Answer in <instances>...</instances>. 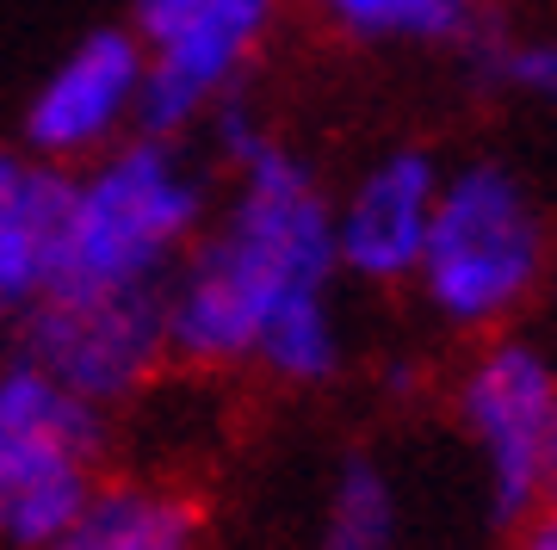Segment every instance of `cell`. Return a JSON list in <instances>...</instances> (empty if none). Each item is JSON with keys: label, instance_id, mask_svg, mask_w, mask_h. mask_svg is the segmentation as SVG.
I'll use <instances>...</instances> for the list:
<instances>
[{"label": "cell", "instance_id": "cell-11", "mask_svg": "<svg viewBox=\"0 0 557 550\" xmlns=\"http://www.w3.org/2000/svg\"><path fill=\"white\" fill-rule=\"evenodd\" d=\"M193 501L156 483H100L50 550H193Z\"/></svg>", "mask_w": 557, "mask_h": 550}, {"label": "cell", "instance_id": "cell-1", "mask_svg": "<svg viewBox=\"0 0 557 550\" xmlns=\"http://www.w3.org/2000/svg\"><path fill=\"white\" fill-rule=\"evenodd\" d=\"M236 167V192L211 229L186 248L161 285L168 359L236 365L255 359L260 328L292 297H317L335 278V204L285 142L260 137Z\"/></svg>", "mask_w": 557, "mask_h": 550}, {"label": "cell", "instance_id": "cell-7", "mask_svg": "<svg viewBox=\"0 0 557 550\" xmlns=\"http://www.w3.org/2000/svg\"><path fill=\"white\" fill-rule=\"evenodd\" d=\"M143 43L131 25H100L44 75V87L25 105V149L50 167H69L81 155H106L119 130L137 118L143 87Z\"/></svg>", "mask_w": 557, "mask_h": 550}, {"label": "cell", "instance_id": "cell-5", "mask_svg": "<svg viewBox=\"0 0 557 550\" xmlns=\"http://www.w3.org/2000/svg\"><path fill=\"white\" fill-rule=\"evenodd\" d=\"M278 0H131V32L143 43L137 137L174 142L211 118L255 62L260 38L273 32Z\"/></svg>", "mask_w": 557, "mask_h": 550}, {"label": "cell", "instance_id": "cell-3", "mask_svg": "<svg viewBox=\"0 0 557 550\" xmlns=\"http://www.w3.org/2000/svg\"><path fill=\"white\" fill-rule=\"evenodd\" d=\"M539 266H545V229L527 186L502 161L440 174L416 278L446 322L458 328L502 322L539 285Z\"/></svg>", "mask_w": 557, "mask_h": 550}, {"label": "cell", "instance_id": "cell-4", "mask_svg": "<svg viewBox=\"0 0 557 550\" xmlns=\"http://www.w3.org/2000/svg\"><path fill=\"white\" fill-rule=\"evenodd\" d=\"M106 409L69 396L32 359L0 365V550H50L100 489Z\"/></svg>", "mask_w": 557, "mask_h": 550}, {"label": "cell", "instance_id": "cell-6", "mask_svg": "<svg viewBox=\"0 0 557 550\" xmlns=\"http://www.w3.org/2000/svg\"><path fill=\"white\" fill-rule=\"evenodd\" d=\"M25 347L38 372H50L69 396L112 409L137 396L156 365L168 359L161 335V291H119V297H44L25 310Z\"/></svg>", "mask_w": 557, "mask_h": 550}, {"label": "cell", "instance_id": "cell-14", "mask_svg": "<svg viewBox=\"0 0 557 550\" xmlns=\"http://www.w3.org/2000/svg\"><path fill=\"white\" fill-rule=\"evenodd\" d=\"M465 62L478 68L490 87H508L520 99L557 105V32H533V38H508L490 20H478L465 32Z\"/></svg>", "mask_w": 557, "mask_h": 550}, {"label": "cell", "instance_id": "cell-18", "mask_svg": "<svg viewBox=\"0 0 557 550\" xmlns=\"http://www.w3.org/2000/svg\"><path fill=\"white\" fill-rule=\"evenodd\" d=\"M13 174H20V155H7V149H0V186H7Z\"/></svg>", "mask_w": 557, "mask_h": 550}, {"label": "cell", "instance_id": "cell-15", "mask_svg": "<svg viewBox=\"0 0 557 550\" xmlns=\"http://www.w3.org/2000/svg\"><path fill=\"white\" fill-rule=\"evenodd\" d=\"M397 545V501L379 464L347 458L335 476V501H329V526L322 550H391Z\"/></svg>", "mask_w": 557, "mask_h": 550}, {"label": "cell", "instance_id": "cell-2", "mask_svg": "<svg viewBox=\"0 0 557 550\" xmlns=\"http://www.w3.org/2000/svg\"><path fill=\"white\" fill-rule=\"evenodd\" d=\"M211 192L205 174L161 137H119L69 186V229L50 297L161 291L199 241Z\"/></svg>", "mask_w": 557, "mask_h": 550}, {"label": "cell", "instance_id": "cell-13", "mask_svg": "<svg viewBox=\"0 0 557 550\" xmlns=\"http://www.w3.org/2000/svg\"><path fill=\"white\" fill-rule=\"evenodd\" d=\"M255 359L273 377H285V384H322V377H335L341 328H335V310H329V291L292 297V303L260 328Z\"/></svg>", "mask_w": 557, "mask_h": 550}, {"label": "cell", "instance_id": "cell-8", "mask_svg": "<svg viewBox=\"0 0 557 550\" xmlns=\"http://www.w3.org/2000/svg\"><path fill=\"white\" fill-rule=\"evenodd\" d=\"M557 414V377L533 347H496L465 384V421L478 433L496 483V520H520L539 501V452Z\"/></svg>", "mask_w": 557, "mask_h": 550}, {"label": "cell", "instance_id": "cell-17", "mask_svg": "<svg viewBox=\"0 0 557 550\" xmlns=\"http://www.w3.org/2000/svg\"><path fill=\"white\" fill-rule=\"evenodd\" d=\"M520 550H557V508L545 513L533 532H527V545H520Z\"/></svg>", "mask_w": 557, "mask_h": 550}, {"label": "cell", "instance_id": "cell-16", "mask_svg": "<svg viewBox=\"0 0 557 550\" xmlns=\"http://www.w3.org/2000/svg\"><path fill=\"white\" fill-rule=\"evenodd\" d=\"M539 489L557 495V414H552V427H545V452H539Z\"/></svg>", "mask_w": 557, "mask_h": 550}, {"label": "cell", "instance_id": "cell-12", "mask_svg": "<svg viewBox=\"0 0 557 550\" xmlns=\"http://www.w3.org/2000/svg\"><path fill=\"white\" fill-rule=\"evenodd\" d=\"M317 13L359 43H465L478 0H317Z\"/></svg>", "mask_w": 557, "mask_h": 550}, {"label": "cell", "instance_id": "cell-9", "mask_svg": "<svg viewBox=\"0 0 557 550\" xmlns=\"http://www.w3.org/2000/svg\"><path fill=\"white\" fill-rule=\"evenodd\" d=\"M440 198V167L428 149H391L372 161L347 204L335 211V266L372 278V285H397L416 273L421 241H428V216Z\"/></svg>", "mask_w": 557, "mask_h": 550}, {"label": "cell", "instance_id": "cell-10", "mask_svg": "<svg viewBox=\"0 0 557 550\" xmlns=\"http://www.w3.org/2000/svg\"><path fill=\"white\" fill-rule=\"evenodd\" d=\"M69 186L75 174L50 161H20V174L0 186V322L38 310L57 285Z\"/></svg>", "mask_w": 557, "mask_h": 550}]
</instances>
